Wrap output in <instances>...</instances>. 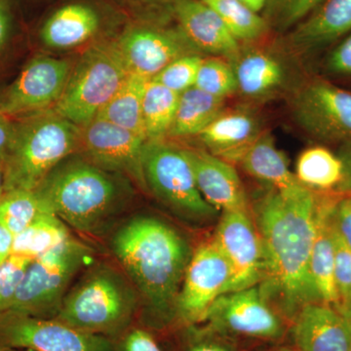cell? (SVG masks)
Listing matches in <instances>:
<instances>
[{"label":"cell","mask_w":351,"mask_h":351,"mask_svg":"<svg viewBox=\"0 0 351 351\" xmlns=\"http://www.w3.org/2000/svg\"><path fill=\"white\" fill-rule=\"evenodd\" d=\"M98 14L84 4H69L60 8L46 21L41 39L48 47L71 49L86 43L99 29Z\"/></svg>","instance_id":"cell-25"},{"label":"cell","mask_w":351,"mask_h":351,"mask_svg":"<svg viewBox=\"0 0 351 351\" xmlns=\"http://www.w3.org/2000/svg\"><path fill=\"white\" fill-rule=\"evenodd\" d=\"M260 135L257 117L247 110H223L198 137L210 154L228 162H239Z\"/></svg>","instance_id":"cell-21"},{"label":"cell","mask_w":351,"mask_h":351,"mask_svg":"<svg viewBox=\"0 0 351 351\" xmlns=\"http://www.w3.org/2000/svg\"><path fill=\"white\" fill-rule=\"evenodd\" d=\"M46 211L36 191H8L0 200V223L16 237Z\"/></svg>","instance_id":"cell-32"},{"label":"cell","mask_w":351,"mask_h":351,"mask_svg":"<svg viewBox=\"0 0 351 351\" xmlns=\"http://www.w3.org/2000/svg\"><path fill=\"white\" fill-rule=\"evenodd\" d=\"M239 163L247 174L279 193H287L302 186L289 169L285 156L277 149L269 134H261L244 152Z\"/></svg>","instance_id":"cell-24"},{"label":"cell","mask_w":351,"mask_h":351,"mask_svg":"<svg viewBox=\"0 0 351 351\" xmlns=\"http://www.w3.org/2000/svg\"><path fill=\"white\" fill-rule=\"evenodd\" d=\"M267 1V0H243L244 4L257 13L262 10Z\"/></svg>","instance_id":"cell-46"},{"label":"cell","mask_w":351,"mask_h":351,"mask_svg":"<svg viewBox=\"0 0 351 351\" xmlns=\"http://www.w3.org/2000/svg\"><path fill=\"white\" fill-rule=\"evenodd\" d=\"M350 351H351V348H350Z\"/></svg>","instance_id":"cell-50"},{"label":"cell","mask_w":351,"mask_h":351,"mask_svg":"<svg viewBox=\"0 0 351 351\" xmlns=\"http://www.w3.org/2000/svg\"><path fill=\"white\" fill-rule=\"evenodd\" d=\"M145 138L112 122L95 119L82 128L80 147L88 160L110 172L128 176L145 188L142 157Z\"/></svg>","instance_id":"cell-15"},{"label":"cell","mask_w":351,"mask_h":351,"mask_svg":"<svg viewBox=\"0 0 351 351\" xmlns=\"http://www.w3.org/2000/svg\"><path fill=\"white\" fill-rule=\"evenodd\" d=\"M147 82L149 80L143 76L129 73L96 119L112 122L147 141L143 117V100Z\"/></svg>","instance_id":"cell-26"},{"label":"cell","mask_w":351,"mask_h":351,"mask_svg":"<svg viewBox=\"0 0 351 351\" xmlns=\"http://www.w3.org/2000/svg\"><path fill=\"white\" fill-rule=\"evenodd\" d=\"M69 226L50 211L38 218L14 237L12 255L31 260L40 257L71 239Z\"/></svg>","instance_id":"cell-29"},{"label":"cell","mask_w":351,"mask_h":351,"mask_svg":"<svg viewBox=\"0 0 351 351\" xmlns=\"http://www.w3.org/2000/svg\"><path fill=\"white\" fill-rule=\"evenodd\" d=\"M68 60L38 57L32 60L3 94L0 114L7 117L45 112L61 98L71 73Z\"/></svg>","instance_id":"cell-13"},{"label":"cell","mask_w":351,"mask_h":351,"mask_svg":"<svg viewBox=\"0 0 351 351\" xmlns=\"http://www.w3.org/2000/svg\"><path fill=\"white\" fill-rule=\"evenodd\" d=\"M351 32V0H324L298 24L289 45L299 54L319 50Z\"/></svg>","instance_id":"cell-20"},{"label":"cell","mask_w":351,"mask_h":351,"mask_svg":"<svg viewBox=\"0 0 351 351\" xmlns=\"http://www.w3.org/2000/svg\"><path fill=\"white\" fill-rule=\"evenodd\" d=\"M15 132V123L9 117L0 114V159L5 156Z\"/></svg>","instance_id":"cell-42"},{"label":"cell","mask_w":351,"mask_h":351,"mask_svg":"<svg viewBox=\"0 0 351 351\" xmlns=\"http://www.w3.org/2000/svg\"><path fill=\"white\" fill-rule=\"evenodd\" d=\"M299 126L321 142L351 143V92L324 80L301 87L292 104Z\"/></svg>","instance_id":"cell-9"},{"label":"cell","mask_w":351,"mask_h":351,"mask_svg":"<svg viewBox=\"0 0 351 351\" xmlns=\"http://www.w3.org/2000/svg\"><path fill=\"white\" fill-rule=\"evenodd\" d=\"M338 193H318L317 226L311 251L309 271L322 304L336 308L338 304L335 284V235L331 210Z\"/></svg>","instance_id":"cell-22"},{"label":"cell","mask_w":351,"mask_h":351,"mask_svg":"<svg viewBox=\"0 0 351 351\" xmlns=\"http://www.w3.org/2000/svg\"><path fill=\"white\" fill-rule=\"evenodd\" d=\"M272 351H299V350H292V348H279V350H272Z\"/></svg>","instance_id":"cell-49"},{"label":"cell","mask_w":351,"mask_h":351,"mask_svg":"<svg viewBox=\"0 0 351 351\" xmlns=\"http://www.w3.org/2000/svg\"><path fill=\"white\" fill-rule=\"evenodd\" d=\"M115 44L129 73L149 80L178 58L199 52L182 32L152 27H134Z\"/></svg>","instance_id":"cell-16"},{"label":"cell","mask_w":351,"mask_h":351,"mask_svg":"<svg viewBox=\"0 0 351 351\" xmlns=\"http://www.w3.org/2000/svg\"><path fill=\"white\" fill-rule=\"evenodd\" d=\"M31 258L11 255L0 265V318L10 308Z\"/></svg>","instance_id":"cell-35"},{"label":"cell","mask_w":351,"mask_h":351,"mask_svg":"<svg viewBox=\"0 0 351 351\" xmlns=\"http://www.w3.org/2000/svg\"><path fill=\"white\" fill-rule=\"evenodd\" d=\"M324 69L329 75L351 77V32L330 51Z\"/></svg>","instance_id":"cell-39"},{"label":"cell","mask_w":351,"mask_h":351,"mask_svg":"<svg viewBox=\"0 0 351 351\" xmlns=\"http://www.w3.org/2000/svg\"><path fill=\"white\" fill-rule=\"evenodd\" d=\"M9 29V18L5 6L0 1V48L5 43Z\"/></svg>","instance_id":"cell-44"},{"label":"cell","mask_w":351,"mask_h":351,"mask_svg":"<svg viewBox=\"0 0 351 351\" xmlns=\"http://www.w3.org/2000/svg\"><path fill=\"white\" fill-rule=\"evenodd\" d=\"M343 163L338 154L323 147H313L300 154L295 177L314 193H335L343 179Z\"/></svg>","instance_id":"cell-28"},{"label":"cell","mask_w":351,"mask_h":351,"mask_svg":"<svg viewBox=\"0 0 351 351\" xmlns=\"http://www.w3.org/2000/svg\"><path fill=\"white\" fill-rule=\"evenodd\" d=\"M5 191H4V170H3V162L0 159V200L3 197Z\"/></svg>","instance_id":"cell-47"},{"label":"cell","mask_w":351,"mask_h":351,"mask_svg":"<svg viewBox=\"0 0 351 351\" xmlns=\"http://www.w3.org/2000/svg\"><path fill=\"white\" fill-rule=\"evenodd\" d=\"M332 228L351 248V193L337 195L331 210Z\"/></svg>","instance_id":"cell-40"},{"label":"cell","mask_w":351,"mask_h":351,"mask_svg":"<svg viewBox=\"0 0 351 351\" xmlns=\"http://www.w3.org/2000/svg\"><path fill=\"white\" fill-rule=\"evenodd\" d=\"M343 314V317L346 318V321H348V324L350 325L351 327V302L350 304H348V306L346 307V309L343 313H341Z\"/></svg>","instance_id":"cell-48"},{"label":"cell","mask_w":351,"mask_h":351,"mask_svg":"<svg viewBox=\"0 0 351 351\" xmlns=\"http://www.w3.org/2000/svg\"><path fill=\"white\" fill-rule=\"evenodd\" d=\"M141 301L121 269L91 265L64 298L55 320L77 331L113 339L136 323Z\"/></svg>","instance_id":"cell-4"},{"label":"cell","mask_w":351,"mask_h":351,"mask_svg":"<svg viewBox=\"0 0 351 351\" xmlns=\"http://www.w3.org/2000/svg\"><path fill=\"white\" fill-rule=\"evenodd\" d=\"M230 269L213 240L201 244L193 253L178 295L174 323L196 324L204 321L212 304L225 294Z\"/></svg>","instance_id":"cell-10"},{"label":"cell","mask_w":351,"mask_h":351,"mask_svg":"<svg viewBox=\"0 0 351 351\" xmlns=\"http://www.w3.org/2000/svg\"><path fill=\"white\" fill-rule=\"evenodd\" d=\"M213 242L230 265L225 294L255 287L262 280V241L250 212H223Z\"/></svg>","instance_id":"cell-12"},{"label":"cell","mask_w":351,"mask_h":351,"mask_svg":"<svg viewBox=\"0 0 351 351\" xmlns=\"http://www.w3.org/2000/svg\"><path fill=\"white\" fill-rule=\"evenodd\" d=\"M110 246L144 307L141 324L156 329L170 326L193 253L189 242L165 221L138 216L120 226Z\"/></svg>","instance_id":"cell-2"},{"label":"cell","mask_w":351,"mask_h":351,"mask_svg":"<svg viewBox=\"0 0 351 351\" xmlns=\"http://www.w3.org/2000/svg\"><path fill=\"white\" fill-rule=\"evenodd\" d=\"M214 326L251 338L276 339L284 326L278 313L258 286L219 295L205 316Z\"/></svg>","instance_id":"cell-14"},{"label":"cell","mask_w":351,"mask_h":351,"mask_svg":"<svg viewBox=\"0 0 351 351\" xmlns=\"http://www.w3.org/2000/svg\"><path fill=\"white\" fill-rule=\"evenodd\" d=\"M334 235L335 284L338 294L336 309L341 313L351 302V248L337 234L335 230Z\"/></svg>","instance_id":"cell-36"},{"label":"cell","mask_w":351,"mask_h":351,"mask_svg":"<svg viewBox=\"0 0 351 351\" xmlns=\"http://www.w3.org/2000/svg\"><path fill=\"white\" fill-rule=\"evenodd\" d=\"M188 351H228L225 348L218 343H208V341H200L195 343L189 348Z\"/></svg>","instance_id":"cell-45"},{"label":"cell","mask_w":351,"mask_h":351,"mask_svg":"<svg viewBox=\"0 0 351 351\" xmlns=\"http://www.w3.org/2000/svg\"><path fill=\"white\" fill-rule=\"evenodd\" d=\"M93 249L71 239L29 263L7 315L54 319L78 272L90 265ZM2 316V317H3Z\"/></svg>","instance_id":"cell-6"},{"label":"cell","mask_w":351,"mask_h":351,"mask_svg":"<svg viewBox=\"0 0 351 351\" xmlns=\"http://www.w3.org/2000/svg\"><path fill=\"white\" fill-rule=\"evenodd\" d=\"M237 88L250 99H263L280 91L287 82V71L278 58L262 50L240 53L235 60Z\"/></svg>","instance_id":"cell-23"},{"label":"cell","mask_w":351,"mask_h":351,"mask_svg":"<svg viewBox=\"0 0 351 351\" xmlns=\"http://www.w3.org/2000/svg\"><path fill=\"white\" fill-rule=\"evenodd\" d=\"M214 9L237 40L258 39L267 32V21L239 0H202Z\"/></svg>","instance_id":"cell-31"},{"label":"cell","mask_w":351,"mask_h":351,"mask_svg":"<svg viewBox=\"0 0 351 351\" xmlns=\"http://www.w3.org/2000/svg\"><path fill=\"white\" fill-rule=\"evenodd\" d=\"M142 166L145 188L178 218L193 225L216 218L218 211L201 195L184 149L163 140L147 141Z\"/></svg>","instance_id":"cell-7"},{"label":"cell","mask_w":351,"mask_h":351,"mask_svg":"<svg viewBox=\"0 0 351 351\" xmlns=\"http://www.w3.org/2000/svg\"><path fill=\"white\" fill-rule=\"evenodd\" d=\"M180 95L151 80L145 86L143 117L147 141L163 140L174 122Z\"/></svg>","instance_id":"cell-30"},{"label":"cell","mask_w":351,"mask_h":351,"mask_svg":"<svg viewBox=\"0 0 351 351\" xmlns=\"http://www.w3.org/2000/svg\"><path fill=\"white\" fill-rule=\"evenodd\" d=\"M324 0H270L269 17L277 27L288 29L299 24Z\"/></svg>","instance_id":"cell-37"},{"label":"cell","mask_w":351,"mask_h":351,"mask_svg":"<svg viewBox=\"0 0 351 351\" xmlns=\"http://www.w3.org/2000/svg\"><path fill=\"white\" fill-rule=\"evenodd\" d=\"M292 337L299 351H350L351 327L343 314L322 302L306 304L294 318Z\"/></svg>","instance_id":"cell-19"},{"label":"cell","mask_w":351,"mask_h":351,"mask_svg":"<svg viewBox=\"0 0 351 351\" xmlns=\"http://www.w3.org/2000/svg\"><path fill=\"white\" fill-rule=\"evenodd\" d=\"M317 215L318 193L304 186L287 193L270 189L254 206L263 254L258 288L289 319L306 304L321 302L309 271Z\"/></svg>","instance_id":"cell-1"},{"label":"cell","mask_w":351,"mask_h":351,"mask_svg":"<svg viewBox=\"0 0 351 351\" xmlns=\"http://www.w3.org/2000/svg\"><path fill=\"white\" fill-rule=\"evenodd\" d=\"M226 99L218 98L193 87L180 95L177 112L168 136H198L223 112Z\"/></svg>","instance_id":"cell-27"},{"label":"cell","mask_w":351,"mask_h":351,"mask_svg":"<svg viewBox=\"0 0 351 351\" xmlns=\"http://www.w3.org/2000/svg\"><path fill=\"white\" fill-rule=\"evenodd\" d=\"M128 75L117 44L95 45L71 69L53 112L84 128L96 119Z\"/></svg>","instance_id":"cell-8"},{"label":"cell","mask_w":351,"mask_h":351,"mask_svg":"<svg viewBox=\"0 0 351 351\" xmlns=\"http://www.w3.org/2000/svg\"><path fill=\"white\" fill-rule=\"evenodd\" d=\"M82 128L52 110L27 115L15 124L2 159L4 191H36L60 163L80 147Z\"/></svg>","instance_id":"cell-5"},{"label":"cell","mask_w":351,"mask_h":351,"mask_svg":"<svg viewBox=\"0 0 351 351\" xmlns=\"http://www.w3.org/2000/svg\"><path fill=\"white\" fill-rule=\"evenodd\" d=\"M203 60L204 59L198 54H189L178 58L152 80L181 95L186 90L195 87Z\"/></svg>","instance_id":"cell-34"},{"label":"cell","mask_w":351,"mask_h":351,"mask_svg":"<svg viewBox=\"0 0 351 351\" xmlns=\"http://www.w3.org/2000/svg\"><path fill=\"white\" fill-rule=\"evenodd\" d=\"M196 184L204 199L217 211H249L248 198L234 167L206 149H184Z\"/></svg>","instance_id":"cell-17"},{"label":"cell","mask_w":351,"mask_h":351,"mask_svg":"<svg viewBox=\"0 0 351 351\" xmlns=\"http://www.w3.org/2000/svg\"><path fill=\"white\" fill-rule=\"evenodd\" d=\"M195 86L223 99L239 91L233 66L219 57L203 60Z\"/></svg>","instance_id":"cell-33"},{"label":"cell","mask_w":351,"mask_h":351,"mask_svg":"<svg viewBox=\"0 0 351 351\" xmlns=\"http://www.w3.org/2000/svg\"><path fill=\"white\" fill-rule=\"evenodd\" d=\"M112 341V351H164L149 328L137 323Z\"/></svg>","instance_id":"cell-38"},{"label":"cell","mask_w":351,"mask_h":351,"mask_svg":"<svg viewBox=\"0 0 351 351\" xmlns=\"http://www.w3.org/2000/svg\"><path fill=\"white\" fill-rule=\"evenodd\" d=\"M112 351V341L55 319L7 315L0 318V351Z\"/></svg>","instance_id":"cell-11"},{"label":"cell","mask_w":351,"mask_h":351,"mask_svg":"<svg viewBox=\"0 0 351 351\" xmlns=\"http://www.w3.org/2000/svg\"><path fill=\"white\" fill-rule=\"evenodd\" d=\"M176 17L182 32L198 51L237 60L239 41L228 31L218 13L202 0H175Z\"/></svg>","instance_id":"cell-18"},{"label":"cell","mask_w":351,"mask_h":351,"mask_svg":"<svg viewBox=\"0 0 351 351\" xmlns=\"http://www.w3.org/2000/svg\"><path fill=\"white\" fill-rule=\"evenodd\" d=\"M36 193L49 211L88 237L105 232L125 206L121 184L88 159H64Z\"/></svg>","instance_id":"cell-3"},{"label":"cell","mask_w":351,"mask_h":351,"mask_svg":"<svg viewBox=\"0 0 351 351\" xmlns=\"http://www.w3.org/2000/svg\"><path fill=\"white\" fill-rule=\"evenodd\" d=\"M338 156L343 163V179L335 193L343 195V193H351V143L341 145Z\"/></svg>","instance_id":"cell-41"},{"label":"cell","mask_w":351,"mask_h":351,"mask_svg":"<svg viewBox=\"0 0 351 351\" xmlns=\"http://www.w3.org/2000/svg\"><path fill=\"white\" fill-rule=\"evenodd\" d=\"M14 235L0 223V265L12 255Z\"/></svg>","instance_id":"cell-43"}]
</instances>
